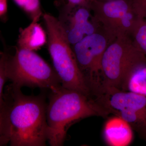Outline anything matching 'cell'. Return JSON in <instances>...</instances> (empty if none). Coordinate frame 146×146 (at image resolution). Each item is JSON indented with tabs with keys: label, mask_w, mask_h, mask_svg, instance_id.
<instances>
[{
	"label": "cell",
	"mask_w": 146,
	"mask_h": 146,
	"mask_svg": "<svg viewBox=\"0 0 146 146\" xmlns=\"http://www.w3.org/2000/svg\"><path fill=\"white\" fill-rule=\"evenodd\" d=\"M19 8L23 11L32 21L42 15L40 0H13Z\"/></svg>",
	"instance_id": "obj_14"
},
{
	"label": "cell",
	"mask_w": 146,
	"mask_h": 146,
	"mask_svg": "<svg viewBox=\"0 0 146 146\" xmlns=\"http://www.w3.org/2000/svg\"><path fill=\"white\" fill-rule=\"evenodd\" d=\"M11 83L0 101V146H45L48 142L45 94L27 96Z\"/></svg>",
	"instance_id": "obj_1"
},
{
	"label": "cell",
	"mask_w": 146,
	"mask_h": 146,
	"mask_svg": "<svg viewBox=\"0 0 146 146\" xmlns=\"http://www.w3.org/2000/svg\"><path fill=\"white\" fill-rule=\"evenodd\" d=\"M7 70L8 80L21 88L52 91L62 86L53 67L33 51L16 47L14 54L9 53Z\"/></svg>",
	"instance_id": "obj_4"
},
{
	"label": "cell",
	"mask_w": 146,
	"mask_h": 146,
	"mask_svg": "<svg viewBox=\"0 0 146 146\" xmlns=\"http://www.w3.org/2000/svg\"><path fill=\"white\" fill-rule=\"evenodd\" d=\"M8 3L7 0H0V18L1 21L5 23L7 21Z\"/></svg>",
	"instance_id": "obj_17"
},
{
	"label": "cell",
	"mask_w": 146,
	"mask_h": 146,
	"mask_svg": "<svg viewBox=\"0 0 146 146\" xmlns=\"http://www.w3.org/2000/svg\"><path fill=\"white\" fill-rule=\"evenodd\" d=\"M87 4V0H63V5L60 8L62 7L72 8L78 6Z\"/></svg>",
	"instance_id": "obj_18"
},
{
	"label": "cell",
	"mask_w": 146,
	"mask_h": 146,
	"mask_svg": "<svg viewBox=\"0 0 146 146\" xmlns=\"http://www.w3.org/2000/svg\"><path fill=\"white\" fill-rule=\"evenodd\" d=\"M110 1V0H87V1H88V4L89 3V2L91 1Z\"/></svg>",
	"instance_id": "obj_20"
},
{
	"label": "cell",
	"mask_w": 146,
	"mask_h": 146,
	"mask_svg": "<svg viewBox=\"0 0 146 146\" xmlns=\"http://www.w3.org/2000/svg\"><path fill=\"white\" fill-rule=\"evenodd\" d=\"M138 17L146 20V0H130Z\"/></svg>",
	"instance_id": "obj_16"
},
{
	"label": "cell",
	"mask_w": 146,
	"mask_h": 146,
	"mask_svg": "<svg viewBox=\"0 0 146 146\" xmlns=\"http://www.w3.org/2000/svg\"><path fill=\"white\" fill-rule=\"evenodd\" d=\"M59 9L58 18L72 46L99 29L88 5L72 8L62 7Z\"/></svg>",
	"instance_id": "obj_9"
},
{
	"label": "cell",
	"mask_w": 146,
	"mask_h": 146,
	"mask_svg": "<svg viewBox=\"0 0 146 146\" xmlns=\"http://www.w3.org/2000/svg\"><path fill=\"white\" fill-rule=\"evenodd\" d=\"M43 17L48 36V51L61 85L92 98L90 89L79 67L72 46L68 41L58 18L47 13Z\"/></svg>",
	"instance_id": "obj_3"
},
{
	"label": "cell",
	"mask_w": 146,
	"mask_h": 146,
	"mask_svg": "<svg viewBox=\"0 0 146 146\" xmlns=\"http://www.w3.org/2000/svg\"><path fill=\"white\" fill-rule=\"evenodd\" d=\"M144 65H146V56L136 48L129 35L116 37L102 58V89L110 87L121 90L130 73Z\"/></svg>",
	"instance_id": "obj_5"
},
{
	"label": "cell",
	"mask_w": 146,
	"mask_h": 146,
	"mask_svg": "<svg viewBox=\"0 0 146 146\" xmlns=\"http://www.w3.org/2000/svg\"><path fill=\"white\" fill-rule=\"evenodd\" d=\"M96 101L110 115L125 120L146 143V96L108 87Z\"/></svg>",
	"instance_id": "obj_7"
},
{
	"label": "cell",
	"mask_w": 146,
	"mask_h": 146,
	"mask_svg": "<svg viewBox=\"0 0 146 146\" xmlns=\"http://www.w3.org/2000/svg\"><path fill=\"white\" fill-rule=\"evenodd\" d=\"M133 129L122 118L113 115L105 123L103 135L106 143L110 146H127L133 139Z\"/></svg>",
	"instance_id": "obj_10"
},
{
	"label": "cell",
	"mask_w": 146,
	"mask_h": 146,
	"mask_svg": "<svg viewBox=\"0 0 146 146\" xmlns=\"http://www.w3.org/2000/svg\"><path fill=\"white\" fill-rule=\"evenodd\" d=\"M9 53L6 50L1 52L0 56V101L2 100L5 84L7 78V60Z\"/></svg>",
	"instance_id": "obj_15"
},
{
	"label": "cell",
	"mask_w": 146,
	"mask_h": 146,
	"mask_svg": "<svg viewBox=\"0 0 146 146\" xmlns=\"http://www.w3.org/2000/svg\"><path fill=\"white\" fill-rule=\"evenodd\" d=\"M116 37L100 28L72 46L78 64L92 96L103 88L102 58L109 44Z\"/></svg>",
	"instance_id": "obj_6"
},
{
	"label": "cell",
	"mask_w": 146,
	"mask_h": 146,
	"mask_svg": "<svg viewBox=\"0 0 146 146\" xmlns=\"http://www.w3.org/2000/svg\"><path fill=\"white\" fill-rule=\"evenodd\" d=\"M40 17L32 21L25 29H21L17 48L21 49L36 51L41 49L48 42L46 31L38 23Z\"/></svg>",
	"instance_id": "obj_11"
},
{
	"label": "cell",
	"mask_w": 146,
	"mask_h": 146,
	"mask_svg": "<svg viewBox=\"0 0 146 146\" xmlns=\"http://www.w3.org/2000/svg\"><path fill=\"white\" fill-rule=\"evenodd\" d=\"M50 93L46 118L50 146H63L68 129L77 122L94 116L107 118L110 115L94 99L78 91L61 86Z\"/></svg>",
	"instance_id": "obj_2"
},
{
	"label": "cell",
	"mask_w": 146,
	"mask_h": 146,
	"mask_svg": "<svg viewBox=\"0 0 146 146\" xmlns=\"http://www.w3.org/2000/svg\"><path fill=\"white\" fill-rule=\"evenodd\" d=\"M130 36L136 48L146 56V20H138Z\"/></svg>",
	"instance_id": "obj_13"
},
{
	"label": "cell",
	"mask_w": 146,
	"mask_h": 146,
	"mask_svg": "<svg viewBox=\"0 0 146 146\" xmlns=\"http://www.w3.org/2000/svg\"><path fill=\"white\" fill-rule=\"evenodd\" d=\"M88 5L99 27L115 37L130 36L140 18L130 0L94 1Z\"/></svg>",
	"instance_id": "obj_8"
},
{
	"label": "cell",
	"mask_w": 146,
	"mask_h": 146,
	"mask_svg": "<svg viewBox=\"0 0 146 146\" xmlns=\"http://www.w3.org/2000/svg\"><path fill=\"white\" fill-rule=\"evenodd\" d=\"M56 5L58 8H60L63 5V0H57Z\"/></svg>",
	"instance_id": "obj_19"
},
{
	"label": "cell",
	"mask_w": 146,
	"mask_h": 146,
	"mask_svg": "<svg viewBox=\"0 0 146 146\" xmlns=\"http://www.w3.org/2000/svg\"><path fill=\"white\" fill-rule=\"evenodd\" d=\"M121 90L146 96V65L137 67L130 73Z\"/></svg>",
	"instance_id": "obj_12"
}]
</instances>
